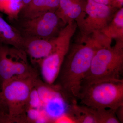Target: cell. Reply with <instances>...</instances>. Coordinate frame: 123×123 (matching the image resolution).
Returning a JSON list of instances; mask_svg holds the SVG:
<instances>
[{
  "label": "cell",
  "mask_w": 123,
  "mask_h": 123,
  "mask_svg": "<svg viewBox=\"0 0 123 123\" xmlns=\"http://www.w3.org/2000/svg\"><path fill=\"white\" fill-rule=\"evenodd\" d=\"M103 48L98 40L89 37L70 48L60 70L56 86L71 102H77L82 81L96 52Z\"/></svg>",
  "instance_id": "6da1fadb"
},
{
  "label": "cell",
  "mask_w": 123,
  "mask_h": 123,
  "mask_svg": "<svg viewBox=\"0 0 123 123\" xmlns=\"http://www.w3.org/2000/svg\"><path fill=\"white\" fill-rule=\"evenodd\" d=\"M123 71V42L116 41L114 47L97 51L81 86L101 82L122 81Z\"/></svg>",
  "instance_id": "7a4b0ae2"
},
{
  "label": "cell",
  "mask_w": 123,
  "mask_h": 123,
  "mask_svg": "<svg viewBox=\"0 0 123 123\" xmlns=\"http://www.w3.org/2000/svg\"><path fill=\"white\" fill-rule=\"evenodd\" d=\"M38 77L13 79L0 85L1 91L8 110L10 123L28 121L31 94Z\"/></svg>",
  "instance_id": "3957f363"
},
{
  "label": "cell",
  "mask_w": 123,
  "mask_h": 123,
  "mask_svg": "<svg viewBox=\"0 0 123 123\" xmlns=\"http://www.w3.org/2000/svg\"><path fill=\"white\" fill-rule=\"evenodd\" d=\"M78 99L82 105L115 111L123 105V80L104 81L81 86Z\"/></svg>",
  "instance_id": "277c9868"
},
{
  "label": "cell",
  "mask_w": 123,
  "mask_h": 123,
  "mask_svg": "<svg viewBox=\"0 0 123 123\" xmlns=\"http://www.w3.org/2000/svg\"><path fill=\"white\" fill-rule=\"evenodd\" d=\"M77 27L74 21L65 25L56 37V44L53 51L40 62L38 67L45 84L52 85L56 81L69 51L71 39Z\"/></svg>",
  "instance_id": "5b68a950"
},
{
  "label": "cell",
  "mask_w": 123,
  "mask_h": 123,
  "mask_svg": "<svg viewBox=\"0 0 123 123\" xmlns=\"http://www.w3.org/2000/svg\"><path fill=\"white\" fill-rule=\"evenodd\" d=\"M25 51L0 43V85L13 79L38 77Z\"/></svg>",
  "instance_id": "8992f818"
},
{
  "label": "cell",
  "mask_w": 123,
  "mask_h": 123,
  "mask_svg": "<svg viewBox=\"0 0 123 123\" xmlns=\"http://www.w3.org/2000/svg\"><path fill=\"white\" fill-rule=\"evenodd\" d=\"M11 22L23 37L46 39L56 37L66 25L55 12H48L33 18H18Z\"/></svg>",
  "instance_id": "52a82bcc"
},
{
  "label": "cell",
  "mask_w": 123,
  "mask_h": 123,
  "mask_svg": "<svg viewBox=\"0 0 123 123\" xmlns=\"http://www.w3.org/2000/svg\"><path fill=\"white\" fill-rule=\"evenodd\" d=\"M118 9L111 6L97 3L93 0H87L85 15L78 27L81 39L94 33L102 32L111 22Z\"/></svg>",
  "instance_id": "ba28073f"
},
{
  "label": "cell",
  "mask_w": 123,
  "mask_h": 123,
  "mask_svg": "<svg viewBox=\"0 0 123 123\" xmlns=\"http://www.w3.org/2000/svg\"><path fill=\"white\" fill-rule=\"evenodd\" d=\"M56 37L50 39L23 37L24 50L35 68L53 51L56 44Z\"/></svg>",
  "instance_id": "9c48e42d"
},
{
  "label": "cell",
  "mask_w": 123,
  "mask_h": 123,
  "mask_svg": "<svg viewBox=\"0 0 123 123\" xmlns=\"http://www.w3.org/2000/svg\"><path fill=\"white\" fill-rule=\"evenodd\" d=\"M87 0H60L55 12L65 25L75 21L78 27L81 24L86 14Z\"/></svg>",
  "instance_id": "30bf717a"
},
{
  "label": "cell",
  "mask_w": 123,
  "mask_h": 123,
  "mask_svg": "<svg viewBox=\"0 0 123 123\" xmlns=\"http://www.w3.org/2000/svg\"><path fill=\"white\" fill-rule=\"evenodd\" d=\"M59 2L60 0H31L23 7L18 18H33L48 12H55Z\"/></svg>",
  "instance_id": "8fae6325"
},
{
  "label": "cell",
  "mask_w": 123,
  "mask_h": 123,
  "mask_svg": "<svg viewBox=\"0 0 123 123\" xmlns=\"http://www.w3.org/2000/svg\"><path fill=\"white\" fill-rule=\"evenodd\" d=\"M0 43L24 50V40L20 32L0 14Z\"/></svg>",
  "instance_id": "7c38bea8"
},
{
  "label": "cell",
  "mask_w": 123,
  "mask_h": 123,
  "mask_svg": "<svg viewBox=\"0 0 123 123\" xmlns=\"http://www.w3.org/2000/svg\"><path fill=\"white\" fill-rule=\"evenodd\" d=\"M68 114L74 123H96L92 108L85 105H78L77 102H73L69 108Z\"/></svg>",
  "instance_id": "4fadbf2b"
},
{
  "label": "cell",
  "mask_w": 123,
  "mask_h": 123,
  "mask_svg": "<svg viewBox=\"0 0 123 123\" xmlns=\"http://www.w3.org/2000/svg\"><path fill=\"white\" fill-rule=\"evenodd\" d=\"M102 32L111 39L123 41V7L116 11L111 22Z\"/></svg>",
  "instance_id": "5bb4252c"
},
{
  "label": "cell",
  "mask_w": 123,
  "mask_h": 123,
  "mask_svg": "<svg viewBox=\"0 0 123 123\" xmlns=\"http://www.w3.org/2000/svg\"><path fill=\"white\" fill-rule=\"evenodd\" d=\"M24 6L22 0H0V12L7 15L11 22L18 18Z\"/></svg>",
  "instance_id": "9a60e30c"
},
{
  "label": "cell",
  "mask_w": 123,
  "mask_h": 123,
  "mask_svg": "<svg viewBox=\"0 0 123 123\" xmlns=\"http://www.w3.org/2000/svg\"><path fill=\"white\" fill-rule=\"evenodd\" d=\"M93 108L96 123H120L115 111L110 109Z\"/></svg>",
  "instance_id": "2e32d148"
},
{
  "label": "cell",
  "mask_w": 123,
  "mask_h": 123,
  "mask_svg": "<svg viewBox=\"0 0 123 123\" xmlns=\"http://www.w3.org/2000/svg\"><path fill=\"white\" fill-rule=\"evenodd\" d=\"M0 123H10L8 110L5 102L3 98L0 86Z\"/></svg>",
  "instance_id": "e0dca14e"
},
{
  "label": "cell",
  "mask_w": 123,
  "mask_h": 123,
  "mask_svg": "<svg viewBox=\"0 0 123 123\" xmlns=\"http://www.w3.org/2000/svg\"><path fill=\"white\" fill-rule=\"evenodd\" d=\"M117 117L120 123H123V105L118 108L115 111Z\"/></svg>",
  "instance_id": "ac0fdd59"
},
{
  "label": "cell",
  "mask_w": 123,
  "mask_h": 123,
  "mask_svg": "<svg viewBox=\"0 0 123 123\" xmlns=\"http://www.w3.org/2000/svg\"><path fill=\"white\" fill-rule=\"evenodd\" d=\"M94 1L106 5L111 6H112L113 0H93Z\"/></svg>",
  "instance_id": "d6986e66"
},
{
  "label": "cell",
  "mask_w": 123,
  "mask_h": 123,
  "mask_svg": "<svg viewBox=\"0 0 123 123\" xmlns=\"http://www.w3.org/2000/svg\"><path fill=\"white\" fill-rule=\"evenodd\" d=\"M123 0H113L112 7L119 9L123 7Z\"/></svg>",
  "instance_id": "ffe728a7"
},
{
  "label": "cell",
  "mask_w": 123,
  "mask_h": 123,
  "mask_svg": "<svg viewBox=\"0 0 123 123\" xmlns=\"http://www.w3.org/2000/svg\"><path fill=\"white\" fill-rule=\"evenodd\" d=\"M31 0H22L23 4H24V6L30 2Z\"/></svg>",
  "instance_id": "44dd1931"
}]
</instances>
